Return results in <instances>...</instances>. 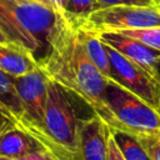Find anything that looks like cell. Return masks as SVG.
<instances>
[{"label": "cell", "mask_w": 160, "mask_h": 160, "mask_svg": "<svg viewBox=\"0 0 160 160\" xmlns=\"http://www.w3.org/2000/svg\"><path fill=\"white\" fill-rule=\"evenodd\" d=\"M39 66L50 80L81 99L110 129H121L106 102L108 79L88 56L81 29L70 16L59 14L49 51Z\"/></svg>", "instance_id": "1"}, {"label": "cell", "mask_w": 160, "mask_h": 160, "mask_svg": "<svg viewBox=\"0 0 160 160\" xmlns=\"http://www.w3.org/2000/svg\"><path fill=\"white\" fill-rule=\"evenodd\" d=\"M59 14L31 0H0V29L9 41L28 49L38 64L46 56Z\"/></svg>", "instance_id": "2"}, {"label": "cell", "mask_w": 160, "mask_h": 160, "mask_svg": "<svg viewBox=\"0 0 160 160\" xmlns=\"http://www.w3.org/2000/svg\"><path fill=\"white\" fill-rule=\"evenodd\" d=\"M79 121L80 119L76 118L70 94L61 85L49 79L44 124L42 129L36 130L42 132L50 141L55 142L56 145L64 148L65 150L72 152L76 156Z\"/></svg>", "instance_id": "3"}, {"label": "cell", "mask_w": 160, "mask_h": 160, "mask_svg": "<svg viewBox=\"0 0 160 160\" xmlns=\"http://www.w3.org/2000/svg\"><path fill=\"white\" fill-rule=\"evenodd\" d=\"M105 98L121 130L136 136L160 132V112L110 79L106 82Z\"/></svg>", "instance_id": "4"}, {"label": "cell", "mask_w": 160, "mask_h": 160, "mask_svg": "<svg viewBox=\"0 0 160 160\" xmlns=\"http://www.w3.org/2000/svg\"><path fill=\"white\" fill-rule=\"evenodd\" d=\"M71 19L80 29L89 32L120 31L160 26V10L156 5H114L98 9L82 18Z\"/></svg>", "instance_id": "5"}, {"label": "cell", "mask_w": 160, "mask_h": 160, "mask_svg": "<svg viewBox=\"0 0 160 160\" xmlns=\"http://www.w3.org/2000/svg\"><path fill=\"white\" fill-rule=\"evenodd\" d=\"M105 48L111 69L110 80L139 96L160 112V81L158 78L109 45L105 44Z\"/></svg>", "instance_id": "6"}, {"label": "cell", "mask_w": 160, "mask_h": 160, "mask_svg": "<svg viewBox=\"0 0 160 160\" xmlns=\"http://www.w3.org/2000/svg\"><path fill=\"white\" fill-rule=\"evenodd\" d=\"M14 82L24 108V118L19 125L42 129L49 78L39 66L22 76L14 78Z\"/></svg>", "instance_id": "7"}, {"label": "cell", "mask_w": 160, "mask_h": 160, "mask_svg": "<svg viewBox=\"0 0 160 160\" xmlns=\"http://www.w3.org/2000/svg\"><path fill=\"white\" fill-rule=\"evenodd\" d=\"M110 128L96 115L80 119L76 160H108Z\"/></svg>", "instance_id": "8"}, {"label": "cell", "mask_w": 160, "mask_h": 160, "mask_svg": "<svg viewBox=\"0 0 160 160\" xmlns=\"http://www.w3.org/2000/svg\"><path fill=\"white\" fill-rule=\"evenodd\" d=\"M104 44L115 49L125 58L142 66L150 74L156 76V61L160 58V51L155 50L144 42L120 34L118 31H101L94 32Z\"/></svg>", "instance_id": "9"}, {"label": "cell", "mask_w": 160, "mask_h": 160, "mask_svg": "<svg viewBox=\"0 0 160 160\" xmlns=\"http://www.w3.org/2000/svg\"><path fill=\"white\" fill-rule=\"evenodd\" d=\"M42 146L16 121H10L0 128V156L19 160L29 152Z\"/></svg>", "instance_id": "10"}, {"label": "cell", "mask_w": 160, "mask_h": 160, "mask_svg": "<svg viewBox=\"0 0 160 160\" xmlns=\"http://www.w3.org/2000/svg\"><path fill=\"white\" fill-rule=\"evenodd\" d=\"M39 68L34 55L24 46L12 41H0V69L18 78Z\"/></svg>", "instance_id": "11"}, {"label": "cell", "mask_w": 160, "mask_h": 160, "mask_svg": "<svg viewBox=\"0 0 160 160\" xmlns=\"http://www.w3.org/2000/svg\"><path fill=\"white\" fill-rule=\"evenodd\" d=\"M0 104L19 124L24 118V108L18 95L14 76L0 69Z\"/></svg>", "instance_id": "12"}, {"label": "cell", "mask_w": 160, "mask_h": 160, "mask_svg": "<svg viewBox=\"0 0 160 160\" xmlns=\"http://www.w3.org/2000/svg\"><path fill=\"white\" fill-rule=\"evenodd\" d=\"M110 135L125 160H151L136 135L121 129H110Z\"/></svg>", "instance_id": "13"}, {"label": "cell", "mask_w": 160, "mask_h": 160, "mask_svg": "<svg viewBox=\"0 0 160 160\" xmlns=\"http://www.w3.org/2000/svg\"><path fill=\"white\" fill-rule=\"evenodd\" d=\"M81 32H82V41H84V46L88 56L90 58L92 64L96 66V69L106 79H110L111 69H110V61H109L105 44L94 32H89L82 29H81Z\"/></svg>", "instance_id": "14"}, {"label": "cell", "mask_w": 160, "mask_h": 160, "mask_svg": "<svg viewBox=\"0 0 160 160\" xmlns=\"http://www.w3.org/2000/svg\"><path fill=\"white\" fill-rule=\"evenodd\" d=\"M120 34L134 38L145 45L160 51V26L156 28H144V29H132V30H120Z\"/></svg>", "instance_id": "15"}, {"label": "cell", "mask_w": 160, "mask_h": 160, "mask_svg": "<svg viewBox=\"0 0 160 160\" xmlns=\"http://www.w3.org/2000/svg\"><path fill=\"white\" fill-rule=\"evenodd\" d=\"M101 9L98 0H66L65 6V15L70 18H82L88 14Z\"/></svg>", "instance_id": "16"}, {"label": "cell", "mask_w": 160, "mask_h": 160, "mask_svg": "<svg viewBox=\"0 0 160 160\" xmlns=\"http://www.w3.org/2000/svg\"><path fill=\"white\" fill-rule=\"evenodd\" d=\"M138 139L151 160H160V132L139 135Z\"/></svg>", "instance_id": "17"}, {"label": "cell", "mask_w": 160, "mask_h": 160, "mask_svg": "<svg viewBox=\"0 0 160 160\" xmlns=\"http://www.w3.org/2000/svg\"><path fill=\"white\" fill-rule=\"evenodd\" d=\"M101 8L114 6V5H139V6H154L155 0H98Z\"/></svg>", "instance_id": "18"}, {"label": "cell", "mask_w": 160, "mask_h": 160, "mask_svg": "<svg viewBox=\"0 0 160 160\" xmlns=\"http://www.w3.org/2000/svg\"><path fill=\"white\" fill-rule=\"evenodd\" d=\"M108 160H125L122 154L120 152L119 148L116 146L115 141L112 140L111 135L109 139V149H108Z\"/></svg>", "instance_id": "19"}, {"label": "cell", "mask_w": 160, "mask_h": 160, "mask_svg": "<svg viewBox=\"0 0 160 160\" xmlns=\"http://www.w3.org/2000/svg\"><path fill=\"white\" fill-rule=\"evenodd\" d=\"M19 160H46V159H45L44 149H40V150H35L32 152L26 154L25 156L20 158Z\"/></svg>", "instance_id": "20"}, {"label": "cell", "mask_w": 160, "mask_h": 160, "mask_svg": "<svg viewBox=\"0 0 160 160\" xmlns=\"http://www.w3.org/2000/svg\"><path fill=\"white\" fill-rule=\"evenodd\" d=\"M50 6L54 9L55 12L58 14H64L65 12V6H66V0H49Z\"/></svg>", "instance_id": "21"}, {"label": "cell", "mask_w": 160, "mask_h": 160, "mask_svg": "<svg viewBox=\"0 0 160 160\" xmlns=\"http://www.w3.org/2000/svg\"><path fill=\"white\" fill-rule=\"evenodd\" d=\"M10 121H15L10 115H8L4 110H1L0 109V128H2L4 125H6L8 122H10Z\"/></svg>", "instance_id": "22"}, {"label": "cell", "mask_w": 160, "mask_h": 160, "mask_svg": "<svg viewBox=\"0 0 160 160\" xmlns=\"http://www.w3.org/2000/svg\"><path fill=\"white\" fill-rule=\"evenodd\" d=\"M44 154H45V159L46 160H59L55 155H52L51 152H49V151H46L45 149H44Z\"/></svg>", "instance_id": "23"}, {"label": "cell", "mask_w": 160, "mask_h": 160, "mask_svg": "<svg viewBox=\"0 0 160 160\" xmlns=\"http://www.w3.org/2000/svg\"><path fill=\"white\" fill-rule=\"evenodd\" d=\"M156 78H158V80L160 81V58H159L158 61H156Z\"/></svg>", "instance_id": "24"}, {"label": "cell", "mask_w": 160, "mask_h": 160, "mask_svg": "<svg viewBox=\"0 0 160 160\" xmlns=\"http://www.w3.org/2000/svg\"><path fill=\"white\" fill-rule=\"evenodd\" d=\"M31 1H36V2H40V4H44V5H48V6H50V2H49V0H31ZM51 8V6H50Z\"/></svg>", "instance_id": "25"}, {"label": "cell", "mask_w": 160, "mask_h": 160, "mask_svg": "<svg viewBox=\"0 0 160 160\" xmlns=\"http://www.w3.org/2000/svg\"><path fill=\"white\" fill-rule=\"evenodd\" d=\"M0 41H8V39H6V36L4 35V32L1 31V29H0Z\"/></svg>", "instance_id": "26"}, {"label": "cell", "mask_w": 160, "mask_h": 160, "mask_svg": "<svg viewBox=\"0 0 160 160\" xmlns=\"http://www.w3.org/2000/svg\"><path fill=\"white\" fill-rule=\"evenodd\" d=\"M0 160H16V159H11V158H4V156H0Z\"/></svg>", "instance_id": "27"}, {"label": "cell", "mask_w": 160, "mask_h": 160, "mask_svg": "<svg viewBox=\"0 0 160 160\" xmlns=\"http://www.w3.org/2000/svg\"><path fill=\"white\" fill-rule=\"evenodd\" d=\"M0 109H1V110H4V111H5V112H6V114H8V115H10V114H9V112H8V111H6V110H5V109H4V106H2V105H1V104H0Z\"/></svg>", "instance_id": "28"}, {"label": "cell", "mask_w": 160, "mask_h": 160, "mask_svg": "<svg viewBox=\"0 0 160 160\" xmlns=\"http://www.w3.org/2000/svg\"><path fill=\"white\" fill-rule=\"evenodd\" d=\"M156 6H158V8H159V10H160V0H158V1H156Z\"/></svg>", "instance_id": "29"}, {"label": "cell", "mask_w": 160, "mask_h": 160, "mask_svg": "<svg viewBox=\"0 0 160 160\" xmlns=\"http://www.w3.org/2000/svg\"><path fill=\"white\" fill-rule=\"evenodd\" d=\"M156 1H158V0H155V2H156Z\"/></svg>", "instance_id": "30"}]
</instances>
